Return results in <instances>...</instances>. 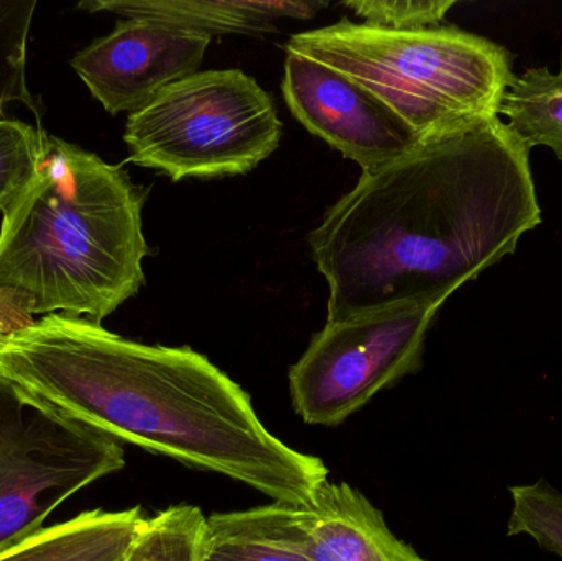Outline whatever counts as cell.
I'll list each match as a JSON object with an SVG mask.
<instances>
[{
  "label": "cell",
  "mask_w": 562,
  "mask_h": 561,
  "mask_svg": "<svg viewBox=\"0 0 562 561\" xmlns=\"http://www.w3.org/2000/svg\"><path fill=\"white\" fill-rule=\"evenodd\" d=\"M541 223L530 150L484 119L363 171L307 236L327 323L403 302L445 303Z\"/></svg>",
  "instance_id": "6da1fadb"
},
{
  "label": "cell",
  "mask_w": 562,
  "mask_h": 561,
  "mask_svg": "<svg viewBox=\"0 0 562 561\" xmlns=\"http://www.w3.org/2000/svg\"><path fill=\"white\" fill-rule=\"evenodd\" d=\"M0 375L112 438L304 504L323 460L270 434L249 394L191 348L131 341L101 323L42 316L0 345Z\"/></svg>",
  "instance_id": "7a4b0ae2"
},
{
  "label": "cell",
  "mask_w": 562,
  "mask_h": 561,
  "mask_svg": "<svg viewBox=\"0 0 562 561\" xmlns=\"http://www.w3.org/2000/svg\"><path fill=\"white\" fill-rule=\"evenodd\" d=\"M147 191L124 168L48 135L35 177L0 227V289L30 313L94 323L144 287Z\"/></svg>",
  "instance_id": "3957f363"
},
{
  "label": "cell",
  "mask_w": 562,
  "mask_h": 561,
  "mask_svg": "<svg viewBox=\"0 0 562 561\" xmlns=\"http://www.w3.org/2000/svg\"><path fill=\"white\" fill-rule=\"evenodd\" d=\"M286 49L366 88L419 141L497 117L515 78L504 46L456 26L390 30L344 19L291 36Z\"/></svg>",
  "instance_id": "277c9868"
},
{
  "label": "cell",
  "mask_w": 562,
  "mask_h": 561,
  "mask_svg": "<svg viewBox=\"0 0 562 561\" xmlns=\"http://www.w3.org/2000/svg\"><path fill=\"white\" fill-rule=\"evenodd\" d=\"M272 96L240 69L198 71L128 115L131 161L173 181L249 173L281 141Z\"/></svg>",
  "instance_id": "5b68a950"
},
{
  "label": "cell",
  "mask_w": 562,
  "mask_h": 561,
  "mask_svg": "<svg viewBox=\"0 0 562 561\" xmlns=\"http://www.w3.org/2000/svg\"><path fill=\"white\" fill-rule=\"evenodd\" d=\"M125 467L124 448L0 375V552L59 504Z\"/></svg>",
  "instance_id": "8992f818"
},
{
  "label": "cell",
  "mask_w": 562,
  "mask_h": 561,
  "mask_svg": "<svg viewBox=\"0 0 562 561\" xmlns=\"http://www.w3.org/2000/svg\"><path fill=\"white\" fill-rule=\"evenodd\" d=\"M442 305L395 303L326 323L290 369L297 417L317 427H337L379 392L418 372L426 336Z\"/></svg>",
  "instance_id": "52a82bcc"
},
{
  "label": "cell",
  "mask_w": 562,
  "mask_h": 561,
  "mask_svg": "<svg viewBox=\"0 0 562 561\" xmlns=\"http://www.w3.org/2000/svg\"><path fill=\"white\" fill-rule=\"evenodd\" d=\"M281 88L294 117L362 171L402 157L419 142L389 105L310 56L286 49Z\"/></svg>",
  "instance_id": "ba28073f"
},
{
  "label": "cell",
  "mask_w": 562,
  "mask_h": 561,
  "mask_svg": "<svg viewBox=\"0 0 562 561\" xmlns=\"http://www.w3.org/2000/svg\"><path fill=\"white\" fill-rule=\"evenodd\" d=\"M211 36L150 19H125L71 59L109 114L142 111L165 88L194 75Z\"/></svg>",
  "instance_id": "9c48e42d"
},
{
  "label": "cell",
  "mask_w": 562,
  "mask_h": 561,
  "mask_svg": "<svg viewBox=\"0 0 562 561\" xmlns=\"http://www.w3.org/2000/svg\"><path fill=\"white\" fill-rule=\"evenodd\" d=\"M279 504L288 532L313 561H428L349 484L327 481L307 503Z\"/></svg>",
  "instance_id": "30bf717a"
},
{
  "label": "cell",
  "mask_w": 562,
  "mask_h": 561,
  "mask_svg": "<svg viewBox=\"0 0 562 561\" xmlns=\"http://www.w3.org/2000/svg\"><path fill=\"white\" fill-rule=\"evenodd\" d=\"M324 2L272 0H89L79 3L88 12H109L125 19H150L204 35L272 32L273 20L313 19Z\"/></svg>",
  "instance_id": "8fae6325"
},
{
  "label": "cell",
  "mask_w": 562,
  "mask_h": 561,
  "mask_svg": "<svg viewBox=\"0 0 562 561\" xmlns=\"http://www.w3.org/2000/svg\"><path fill=\"white\" fill-rule=\"evenodd\" d=\"M145 523L140 507L88 510L3 550L0 561H124Z\"/></svg>",
  "instance_id": "7c38bea8"
},
{
  "label": "cell",
  "mask_w": 562,
  "mask_h": 561,
  "mask_svg": "<svg viewBox=\"0 0 562 561\" xmlns=\"http://www.w3.org/2000/svg\"><path fill=\"white\" fill-rule=\"evenodd\" d=\"M201 561H313L288 532L280 504L213 514L206 519Z\"/></svg>",
  "instance_id": "4fadbf2b"
},
{
  "label": "cell",
  "mask_w": 562,
  "mask_h": 561,
  "mask_svg": "<svg viewBox=\"0 0 562 561\" xmlns=\"http://www.w3.org/2000/svg\"><path fill=\"white\" fill-rule=\"evenodd\" d=\"M498 115L524 142L525 147L551 148L562 160V68H528L515 76L502 96Z\"/></svg>",
  "instance_id": "5bb4252c"
},
{
  "label": "cell",
  "mask_w": 562,
  "mask_h": 561,
  "mask_svg": "<svg viewBox=\"0 0 562 561\" xmlns=\"http://www.w3.org/2000/svg\"><path fill=\"white\" fill-rule=\"evenodd\" d=\"M206 519L200 507H168L147 519L125 561H201Z\"/></svg>",
  "instance_id": "9a60e30c"
},
{
  "label": "cell",
  "mask_w": 562,
  "mask_h": 561,
  "mask_svg": "<svg viewBox=\"0 0 562 561\" xmlns=\"http://www.w3.org/2000/svg\"><path fill=\"white\" fill-rule=\"evenodd\" d=\"M35 9V0H0V119H7L12 104H25L40 119L26 85V43Z\"/></svg>",
  "instance_id": "2e32d148"
},
{
  "label": "cell",
  "mask_w": 562,
  "mask_h": 561,
  "mask_svg": "<svg viewBox=\"0 0 562 561\" xmlns=\"http://www.w3.org/2000/svg\"><path fill=\"white\" fill-rule=\"evenodd\" d=\"M48 134L16 119H0V211L9 213L35 177Z\"/></svg>",
  "instance_id": "e0dca14e"
},
{
  "label": "cell",
  "mask_w": 562,
  "mask_h": 561,
  "mask_svg": "<svg viewBox=\"0 0 562 561\" xmlns=\"http://www.w3.org/2000/svg\"><path fill=\"white\" fill-rule=\"evenodd\" d=\"M512 506L508 536L531 537L541 549L562 559V493L547 481L510 490Z\"/></svg>",
  "instance_id": "ac0fdd59"
},
{
  "label": "cell",
  "mask_w": 562,
  "mask_h": 561,
  "mask_svg": "<svg viewBox=\"0 0 562 561\" xmlns=\"http://www.w3.org/2000/svg\"><path fill=\"white\" fill-rule=\"evenodd\" d=\"M454 0H352L346 9L362 16L367 25L390 30H419L439 26Z\"/></svg>",
  "instance_id": "d6986e66"
},
{
  "label": "cell",
  "mask_w": 562,
  "mask_h": 561,
  "mask_svg": "<svg viewBox=\"0 0 562 561\" xmlns=\"http://www.w3.org/2000/svg\"><path fill=\"white\" fill-rule=\"evenodd\" d=\"M35 319L30 313L29 299L0 289V345L15 333L29 328Z\"/></svg>",
  "instance_id": "ffe728a7"
},
{
  "label": "cell",
  "mask_w": 562,
  "mask_h": 561,
  "mask_svg": "<svg viewBox=\"0 0 562 561\" xmlns=\"http://www.w3.org/2000/svg\"><path fill=\"white\" fill-rule=\"evenodd\" d=\"M125 561V560H124Z\"/></svg>",
  "instance_id": "44dd1931"
}]
</instances>
